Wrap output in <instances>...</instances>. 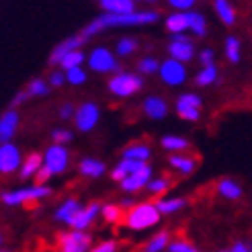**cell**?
Segmentation results:
<instances>
[{
  "label": "cell",
  "instance_id": "38",
  "mask_svg": "<svg viewBox=\"0 0 252 252\" xmlns=\"http://www.w3.org/2000/svg\"><path fill=\"white\" fill-rule=\"evenodd\" d=\"M191 31L199 37H203L207 33V23H205V17L203 15H199V12H195V17H193V23H191Z\"/></svg>",
  "mask_w": 252,
  "mask_h": 252
},
{
  "label": "cell",
  "instance_id": "51",
  "mask_svg": "<svg viewBox=\"0 0 252 252\" xmlns=\"http://www.w3.org/2000/svg\"><path fill=\"white\" fill-rule=\"evenodd\" d=\"M121 205H123V207H127V209H131V207H133V201H131V199H123V201H121Z\"/></svg>",
  "mask_w": 252,
  "mask_h": 252
},
{
  "label": "cell",
  "instance_id": "32",
  "mask_svg": "<svg viewBox=\"0 0 252 252\" xmlns=\"http://www.w3.org/2000/svg\"><path fill=\"white\" fill-rule=\"evenodd\" d=\"M25 93L29 94V98H31V96H45V94L49 93V86H47V82H45V80L35 78V80H31V82H29V88H27Z\"/></svg>",
  "mask_w": 252,
  "mask_h": 252
},
{
  "label": "cell",
  "instance_id": "43",
  "mask_svg": "<svg viewBox=\"0 0 252 252\" xmlns=\"http://www.w3.org/2000/svg\"><path fill=\"white\" fill-rule=\"evenodd\" d=\"M170 6L179 8V12H187V10H191L195 6V2L193 0H170Z\"/></svg>",
  "mask_w": 252,
  "mask_h": 252
},
{
  "label": "cell",
  "instance_id": "33",
  "mask_svg": "<svg viewBox=\"0 0 252 252\" xmlns=\"http://www.w3.org/2000/svg\"><path fill=\"white\" fill-rule=\"evenodd\" d=\"M64 78L72 86H80V84L86 82V72L82 68H72V70H66L64 72Z\"/></svg>",
  "mask_w": 252,
  "mask_h": 252
},
{
  "label": "cell",
  "instance_id": "11",
  "mask_svg": "<svg viewBox=\"0 0 252 252\" xmlns=\"http://www.w3.org/2000/svg\"><path fill=\"white\" fill-rule=\"evenodd\" d=\"M21 152L15 144H0V174H10L21 168Z\"/></svg>",
  "mask_w": 252,
  "mask_h": 252
},
{
  "label": "cell",
  "instance_id": "26",
  "mask_svg": "<svg viewBox=\"0 0 252 252\" xmlns=\"http://www.w3.org/2000/svg\"><path fill=\"white\" fill-rule=\"evenodd\" d=\"M162 148L168 150V152H183L189 148V142L181 135H164L162 137Z\"/></svg>",
  "mask_w": 252,
  "mask_h": 252
},
{
  "label": "cell",
  "instance_id": "25",
  "mask_svg": "<svg viewBox=\"0 0 252 252\" xmlns=\"http://www.w3.org/2000/svg\"><path fill=\"white\" fill-rule=\"evenodd\" d=\"M216 12H218V17L221 19L223 25H228V27H232V25L236 23V12L232 8L230 2H225V0H216Z\"/></svg>",
  "mask_w": 252,
  "mask_h": 252
},
{
  "label": "cell",
  "instance_id": "18",
  "mask_svg": "<svg viewBox=\"0 0 252 252\" xmlns=\"http://www.w3.org/2000/svg\"><path fill=\"white\" fill-rule=\"evenodd\" d=\"M41 166H43V156H41L39 152L29 154L27 158L21 162V168H19V170H21V179H23V181L31 179V176L37 174V170H39Z\"/></svg>",
  "mask_w": 252,
  "mask_h": 252
},
{
  "label": "cell",
  "instance_id": "8",
  "mask_svg": "<svg viewBox=\"0 0 252 252\" xmlns=\"http://www.w3.org/2000/svg\"><path fill=\"white\" fill-rule=\"evenodd\" d=\"M158 74L164 84H170V86H179L187 80V70H185V64L181 62H174V60H164L162 64L158 66Z\"/></svg>",
  "mask_w": 252,
  "mask_h": 252
},
{
  "label": "cell",
  "instance_id": "9",
  "mask_svg": "<svg viewBox=\"0 0 252 252\" xmlns=\"http://www.w3.org/2000/svg\"><path fill=\"white\" fill-rule=\"evenodd\" d=\"M168 54H170V60L185 64V62L193 60V56H195V45L189 41L187 35H174L172 41L168 43Z\"/></svg>",
  "mask_w": 252,
  "mask_h": 252
},
{
  "label": "cell",
  "instance_id": "35",
  "mask_svg": "<svg viewBox=\"0 0 252 252\" xmlns=\"http://www.w3.org/2000/svg\"><path fill=\"white\" fill-rule=\"evenodd\" d=\"M137 49V41L133 37H123L117 41V56H131Z\"/></svg>",
  "mask_w": 252,
  "mask_h": 252
},
{
  "label": "cell",
  "instance_id": "50",
  "mask_svg": "<svg viewBox=\"0 0 252 252\" xmlns=\"http://www.w3.org/2000/svg\"><path fill=\"white\" fill-rule=\"evenodd\" d=\"M232 252H250V248H248L246 244H242V242H236V244L232 246Z\"/></svg>",
  "mask_w": 252,
  "mask_h": 252
},
{
  "label": "cell",
  "instance_id": "15",
  "mask_svg": "<svg viewBox=\"0 0 252 252\" xmlns=\"http://www.w3.org/2000/svg\"><path fill=\"white\" fill-rule=\"evenodd\" d=\"M98 205H86V207H80L78 209V213L74 216L72 220H70V225L74 228V232H84L88 225H91L94 220H96V216H98Z\"/></svg>",
  "mask_w": 252,
  "mask_h": 252
},
{
  "label": "cell",
  "instance_id": "49",
  "mask_svg": "<svg viewBox=\"0 0 252 252\" xmlns=\"http://www.w3.org/2000/svg\"><path fill=\"white\" fill-rule=\"evenodd\" d=\"M27 98H29V94H27V93H19L15 98H12V105H21V103H25Z\"/></svg>",
  "mask_w": 252,
  "mask_h": 252
},
{
  "label": "cell",
  "instance_id": "47",
  "mask_svg": "<svg viewBox=\"0 0 252 252\" xmlns=\"http://www.w3.org/2000/svg\"><path fill=\"white\" fill-rule=\"evenodd\" d=\"M117 250V244L113 240H107V242H100L96 248H93L91 252H115Z\"/></svg>",
  "mask_w": 252,
  "mask_h": 252
},
{
  "label": "cell",
  "instance_id": "23",
  "mask_svg": "<svg viewBox=\"0 0 252 252\" xmlns=\"http://www.w3.org/2000/svg\"><path fill=\"white\" fill-rule=\"evenodd\" d=\"M78 209H80V203L76 199H68V201H64L58 209H56V220L58 221H66V223H70V220L76 216L78 213Z\"/></svg>",
  "mask_w": 252,
  "mask_h": 252
},
{
  "label": "cell",
  "instance_id": "36",
  "mask_svg": "<svg viewBox=\"0 0 252 252\" xmlns=\"http://www.w3.org/2000/svg\"><path fill=\"white\" fill-rule=\"evenodd\" d=\"M98 213H100V216H103V220L109 221V223H115V221H119V218H121V209H119L117 205H111V203L103 205V207L98 209Z\"/></svg>",
  "mask_w": 252,
  "mask_h": 252
},
{
  "label": "cell",
  "instance_id": "5",
  "mask_svg": "<svg viewBox=\"0 0 252 252\" xmlns=\"http://www.w3.org/2000/svg\"><path fill=\"white\" fill-rule=\"evenodd\" d=\"M41 156H43V166L52 174L64 172L68 168V164H70L68 150L64 146H58V144H52L45 150V154H41Z\"/></svg>",
  "mask_w": 252,
  "mask_h": 252
},
{
  "label": "cell",
  "instance_id": "24",
  "mask_svg": "<svg viewBox=\"0 0 252 252\" xmlns=\"http://www.w3.org/2000/svg\"><path fill=\"white\" fill-rule=\"evenodd\" d=\"M154 205H156V209H158L160 216H162V213L170 216V213L181 211V209L187 205V201H185V199H179V197H174V199H160V201H156Z\"/></svg>",
  "mask_w": 252,
  "mask_h": 252
},
{
  "label": "cell",
  "instance_id": "6",
  "mask_svg": "<svg viewBox=\"0 0 252 252\" xmlns=\"http://www.w3.org/2000/svg\"><path fill=\"white\" fill-rule=\"evenodd\" d=\"M88 66H91L93 72L98 74H107V72H117L119 64L115 56H113L107 47H94L91 56H88Z\"/></svg>",
  "mask_w": 252,
  "mask_h": 252
},
{
  "label": "cell",
  "instance_id": "20",
  "mask_svg": "<svg viewBox=\"0 0 252 252\" xmlns=\"http://www.w3.org/2000/svg\"><path fill=\"white\" fill-rule=\"evenodd\" d=\"M78 170H80V174H84V176L98 179V176L105 174V162L94 160V158H84V160H80Z\"/></svg>",
  "mask_w": 252,
  "mask_h": 252
},
{
  "label": "cell",
  "instance_id": "42",
  "mask_svg": "<svg viewBox=\"0 0 252 252\" xmlns=\"http://www.w3.org/2000/svg\"><path fill=\"white\" fill-rule=\"evenodd\" d=\"M168 250L170 252H199L195 246H191V244L185 242V240H176V242L168 244Z\"/></svg>",
  "mask_w": 252,
  "mask_h": 252
},
{
  "label": "cell",
  "instance_id": "12",
  "mask_svg": "<svg viewBox=\"0 0 252 252\" xmlns=\"http://www.w3.org/2000/svg\"><path fill=\"white\" fill-rule=\"evenodd\" d=\"M82 43H84V39L80 35H76V37H68V39H64L62 43H58L56 45V49L52 52V56H49V64H58L60 66V62L64 60L68 54H72V52H80V47H82Z\"/></svg>",
  "mask_w": 252,
  "mask_h": 252
},
{
  "label": "cell",
  "instance_id": "21",
  "mask_svg": "<svg viewBox=\"0 0 252 252\" xmlns=\"http://www.w3.org/2000/svg\"><path fill=\"white\" fill-rule=\"evenodd\" d=\"M152 150H150L146 144H133V146H127L123 150V160H135V162H144L150 158Z\"/></svg>",
  "mask_w": 252,
  "mask_h": 252
},
{
  "label": "cell",
  "instance_id": "41",
  "mask_svg": "<svg viewBox=\"0 0 252 252\" xmlns=\"http://www.w3.org/2000/svg\"><path fill=\"white\" fill-rule=\"evenodd\" d=\"M176 113H179L185 121H199V115H201L199 109H187V107H176Z\"/></svg>",
  "mask_w": 252,
  "mask_h": 252
},
{
  "label": "cell",
  "instance_id": "46",
  "mask_svg": "<svg viewBox=\"0 0 252 252\" xmlns=\"http://www.w3.org/2000/svg\"><path fill=\"white\" fill-rule=\"evenodd\" d=\"M66 82V78H64V72H52L49 74V84L47 86H54V88H60L62 84Z\"/></svg>",
  "mask_w": 252,
  "mask_h": 252
},
{
  "label": "cell",
  "instance_id": "13",
  "mask_svg": "<svg viewBox=\"0 0 252 252\" xmlns=\"http://www.w3.org/2000/svg\"><path fill=\"white\" fill-rule=\"evenodd\" d=\"M195 12L193 10H187V12H172L170 17H166V29L172 35H185V31L191 29V23H193Z\"/></svg>",
  "mask_w": 252,
  "mask_h": 252
},
{
  "label": "cell",
  "instance_id": "2",
  "mask_svg": "<svg viewBox=\"0 0 252 252\" xmlns=\"http://www.w3.org/2000/svg\"><path fill=\"white\" fill-rule=\"evenodd\" d=\"M160 221V213L156 209L154 203H140V205H133L127 211V218H125V223H127L129 230L135 232H144L148 228H152Z\"/></svg>",
  "mask_w": 252,
  "mask_h": 252
},
{
  "label": "cell",
  "instance_id": "14",
  "mask_svg": "<svg viewBox=\"0 0 252 252\" xmlns=\"http://www.w3.org/2000/svg\"><path fill=\"white\" fill-rule=\"evenodd\" d=\"M17 127H19V113L15 109L2 113V117H0V144H8L15 137Z\"/></svg>",
  "mask_w": 252,
  "mask_h": 252
},
{
  "label": "cell",
  "instance_id": "7",
  "mask_svg": "<svg viewBox=\"0 0 252 252\" xmlns=\"http://www.w3.org/2000/svg\"><path fill=\"white\" fill-rule=\"evenodd\" d=\"M100 119V111L94 103H82L78 109H74V121L80 131H93Z\"/></svg>",
  "mask_w": 252,
  "mask_h": 252
},
{
  "label": "cell",
  "instance_id": "28",
  "mask_svg": "<svg viewBox=\"0 0 252 252\" xmlns=\"http://www.w3.org/2000/svg\"><path fill=\"white\" fill-rule=\"evenodd\" d=\"M240 47H242V43L238 37H228V39H225V56H228L232 64L240 62Z\"/></svg>",
  "mask_w": 252,
  "mask_h": 252
},
{
  "label": "cell",
  "instance_id": "37",
  "mask_svg": "<svg viewBox=\"0 0 252 252\" xmlns=\"http://www.w3.org/2000/svg\"><path fill=\"white\" fill-rule=\"evenodd\" d=\"M168 185H170V179H166V176H160V179H150V183L146 187L150 189V193L160 195V193L168 191Z\"/></svg>",
  "mask_w": 252,
  "mask_h": 252
},
{
  "label": "cell",
  "instance_id": "16",
  "mask_svg": "<svg viewBox=\"0 0 252 252\" xmlns=\"http://www.w3.org/2000/svg\"><path fill=\"white\" fill-rule=\"evenodd\" d=\"M150 179H152V168L146 164L142 170H137V172H133L129 176H125V179L121 181V187L125 189V191H140L142 187H146L150 183Z\"/></svg>",
  "mask_w": 252,
  "mask_h": 252
},
{
  "label": "cell",
  "instance_id": "17",
  "mask_svg": "<svg viewBox=\"0 0 252 252\" xmlns=\"http://www.w3.org/2000/svg\"><path fill=\"white\" fill-rule=\"evenodd\" d=\"M144 113H146V117L160 121L168 115V105H166V100L160 96H148L144 100Z\"/></svg>",
  "mask_w": 252,
  "mask_h": 252
},
{
  "label": "cell",
  "instance_id": "31",
  "mask_svg": "<svg viewBox=\"0 0 252 252\" xmlns=\"http://www.w3.org/2000/svg\"><path fill=\"white\" fill-rule=\"evenodd\" d=\"M216 80H218V68H216V66L203 68V70L197 74V78H195V82H197L199 86H209V84H213Z\"/></svg>",
  "mask_w": 252,
  "mask_h": 252
},
{
  "label": "cell",
  "instance_id": "39",
  "mask_svg": "<svg viewBox=\"0 0 252 252\" xmlns=\"http://www.w3.org/2000/svg\"><path fill=\"white\" fill-rule=\"evenodd\" d=\"M158 60H154V58H144V60H140V64H137V70H140L142 74H154V72H158Z\"/></svg>",
  "mask_w": 252,
  "mask_h": 252
},
{
  "label": "cell",
  "instance_id": "19",
  "mask_svg": "<svg viewBox=\"0 0 252 252\" xmlns=\"http://www.w3.org/2000/svg\"><path fill=\"white\" fill-rule=\"evenodd\" d=\"M100 6L107 10V15H127L133 12V0H100Z\"/></svg>",
  "mask_w": 252,
  "mask_h": 252
},
{
  "label": "cell",
  "instance_id": "30",
  "mask_svg": "<svg viewBox=\"0 0 252 252\" xmlns=\"http://www.w3.org/2000/svg\"><path fill=\"white\" fill-rule=\"evenodd\" d=\"M82 62H84V54L82 52H72V54H68L64 60L60 62L62 72L72 70V68H82Z\"/></svg>",
  "mask_w": 252,
  "mask_h": 252
},
{
  "label": "cell",
  "instance_id": "52",
  "mask_svg": "<svg viewBox=\"0 0 252 252\" xmlns=\"http://www.w3.org/2000/svg\"><path fill=\"white\" fill-rule=\"evenodd\" d=\"M0 244H2V236H0Z\"/></svg>",
  "mask_w": 252,
  "mask_h": 252
},
{
  "label": "cell",
  "instance_id": "4",
  "mask_svg": "<svg viewBox=\"0 0 252 252\" xmlns=\"http://www.w3.org/2000/svg\"><path fill=\"white\" fill-rule=\"evenodd\" d=\"M49 193H52V189L49 187H23L19 189V191H6L2 193V203L6 205H23V203H31V201H39V199H45L49 197Z\"/></svg>",
  "mask_w": 252,
  "mask_h": 252
},
{
  "label": "cell",
  "instance_id": "40",
  "mask_svg": "<svg viewBox=\"0 0 252 252\" xmlns=\"http://www.w3.org/2000/svg\"><path fill=\"white\" fill-rule=\"evenodd\" d=\"M52 140H54V144H58V146H64V144H68V142L72 140V133H70L68 129L58 127V129L52 131Z\"/></svg>",
  "mask_w": 252,
  "mask_h": 252
},
{
  "label": "cell",
  "instance_id": "22",
  "mask_svg": "<svg viewBox=\"0 0 252 252\" xmlns=\"http://www.w3.org/2000/svg\"><path fill=\"white\" fill-rule=\"evenodd\" d=\"M218 193H220L223 199L236 201V199L242 197V187L238 185L236 181H232V179H223V181H220V185H218Z\"/></svg>",
  "mask_w": 252,
  "mask_h": 252
},
{
  "label": "cell",
  "instance_id": "3",
  "mask_svg": "<svg viewBox=\"0 0 252 252\" xmlns=\"http://www.w3.org/2000/svg\"><path fill=\"white\" fill-rule=\"evenodd\" d=\"M142 86H144L142 76L140 74H133V72H119L109 80V91L121 98H127L135 93H140Z\"/></svg>",
  "mask_w": 252,
  "mask_h": 252
},
{
  "label": "cell",
  "instance_id": "1",
  "mask_svg": "<svg viewBox=\"0 0 252 252\" xmlns=\"http://www.w3.org/2000/svg\"><path fill=\"white\" fill-rule=\"evenodd\" d=\"M160 19V15L156 10H142V12H127V15H105L98 17L100 27H140V25H152Z\"/></svg>",
  "mask_w": 252,
  "mask_h": 252
},
{
  "label": "cell",
  "instance_id": "44",
  "mask_svg": "<svg viewBox=\"0 0 252 252\" xmlns=\"http://www.w3.org/2000/svg\"><path fill=\"white\" fill-rule=\"evenodd\" d=\"M52 179V172H49L45 166H41L39 170H37V174H35V181H37V185L39 187H45V183Z\"/></svg>",
  "mask_w": 252,
  "mask_h": 252
},
{
  "label": "cell",
  "instance_id": "34",
  "mask_svg": "<svg viewBox=\"0 0 252 252\" xmlns=\"http://www.w3.org/2000/svg\"><path fill=\"white\" fill-rule=\"evenodd\" d=\"M176 107H187V109H199L201 111V96L193 94V93H185L176 100Z\"/></svg>",
  "mask_w": 252,
  "mask_h": 252
},
{
  "label": "cell",
  "instance_id": "10",
  "mask_svg": "<svg viewBox=\"0 0 252 252\" xmlns=\"http://www.w3.org/2000/svg\"><path fill=\"white\" fill-rule=\"evenodd\" d=\"M60 252H88L91 250V236L86 232H68L60 236Z\"/></svg>",
  "mask_w": 252,
  "mask_h": 252
},
{
  "label": "cell",
  "instance_id": "53",
  "mask_svg": "<svg viewBox=\"0 0 252 252\" xmlns=\"http://www.w3.org/2000/svg\"><path fill=\"white\" fill-rule=\"evenodd\" d=\"M2 252H8V250H2Z\"/></svg>",
  "mask_w": 252,
  "mask_h": 252
},
{
  "label": "cell",
  "instance_id": "45",
  "mask_svg": "<svg viewBox=\"0 0 252 252\" xmlns=\"http://www.w3.org/2000/svg\"><path fill=\"white\" fill-rule=\"evenodd\" d=\"M213 52L211 49H203L201 52V56H199V60H201V64H203V68H209V66H216V62H213Z\"/></svg>",
  "mask_w": 252,
  "mask_h": 252
},
{
  "label": "cell",
  "instance_id": "29",
  "mask_svg": "<svg viewBox=\"0 0 252 252\" xmlns=\"http://www.w3.org/2000/svg\"><path fill=\"white\" fill-rule=\"evenodd\" d=\"M168 232H160L154 238H150V242L146 244V252H162L168 246Z\"/></svg>",
  "mask_w": 252,
  "mask_h": 252
},
{
  "label": "cell",
  "instance_id": "27",
  "mask_svg": "<svg viewBox=\"0 0 252 252\" xmlns=\"http://www.w3.org/2000/svg\"><path fill=\"white\" fill-rule=\"evenodd\" d=\"M170 166L176 168L183 174H191L195 170V160L193 158H187V156H172L170 158Z\"/></svg>",
  "mask_w": 252,
  "mask_h": 252
},
{
  "label": "cell",
  "instance_id": "48",
  "mask_svg": "<svg viewBox=\"0 0 252 252\" xmlns=\"http://www.w3.org/2000/svg\"><path fill=\"white\" fill-rule=\"evenodd\" d=\"M74 115V107H72V103H64L62 105V109H60V117L62 119H70Z\"/></svg>",
  "mask_w": 252,
  "mask_h": 252
}]
</instances>
